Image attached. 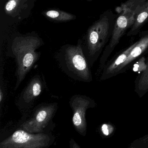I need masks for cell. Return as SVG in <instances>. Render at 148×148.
<instances>
[{
    "mask_svg": "<svg viewBox=\"0 0 148 148\" xmlns=\"http://www.w3.org/2000/svg\"><path fill=\"white\" fill-rule=\"evenodd\" d=\"M54 57L60 69L71 78L86 83L91 81L90 66L83 52L81 39L76 45L62 46Z\"/></svg>",
    "mask_w": 148,
    "mask_h": 148,
    "instance_id": "3957f363",
    "label": "cell"
},
{
    "mask_svg": "<svg viewBox=\"0 0 148 148\" xmlns=\"http://www.w3.org/2000/svg\"><path fill=\"white\" fill-rule=\"evenodd\" d=\"M4 98V93L2 91V88H1V91H0V102L1 103H2V100Z\"/></svg>",
    "mask_w": 148,
    "mask_h": 148,
    "instance_id": "e0dca14e",
    "label": "cell"
},
{
    "mask_svg": "<svg viewBox=\"0 0 148 148\" xmlns=\"http://www.w3.org/2000/svg\"><path fill=\"white\" fill-rule=\"evenodd\" d=\"M45 82L40 75H36L29 81L18 99L16 104L20 109H28L42 92Z\"/></svg>",
    "mask_w": 148,
    "mask_h": 148,
    "instance_id": "9c48e42d",
    "label": "cell"
},
{
    "mask_svg": "<svg viewBox=\"0 0 148 148\" xmlns=\"http://www.w3.org/2000/svg\"><path fill=\"white\" fill-rule=\"evenodd\" d=\"M140 10L134 12H123L118 14V15L115 22L112 35L109 44L106 46L105 50L103 53V59H105L108 57L119 43L125 32L130 28L136 15Z\"/></svg>",
    "mask_w": 148,
    "mask_h": 148,
    "instance_id": "ba28073f",
    "label": "cell"
},
{
    "mask_svg": "<svg viewBox=\"0 0 148 148\" xmlns=\"http://www.w3.org/2000/svg\"><path fill=\"white\" fill-rule=\"evenodd\" d=\"M70 147L73 148H80V146L78 145L75 142L73 139L71 138L70 141Z\"/></svg>",
    "mask_w": 148,
    "mask_h": 148,
    "instance_id": "2e32d148",
    "label": "cell"
},
{
    "mask_svg": "<svg viewBox=\"0 0 148 148\" xmlns=\"http://www.w3.org/2000/svg\"><path fill=\"white\" fill-rule=\"evenodd\" d=\"M44 45L43 40L35 32L25 34L16 33L8 39L7 55L14 58L17 66L15 90L39 59L41 53L37 50Z\"/></svg>",
    "mask_w": 148,
    "mask_h": 148,
    "instance_id": "6da1fadb",
    "label": "cell"
},
{
    "mask_svg": "<svg viewBox=\"0 0 148 148\" xmlns=\"http://www.w3.org/2000/svg\"><path fill=\"white\" fill-rule=\"evenodd\" d=\"M136 43L137 41L132 45H131L129 47L123 51L119 56L117 57L107 69V71H106L107 73H110L113 72H116L119 68L125 62L129 53L130 52L132 48L136 45Z\"/></svg>",
    "mask_w": 148,
    "mask_h": 148,
    "instance_id": "4fadbf2b",
    "label": "cell"
},
{
    "mask_svg": "<svg viewBox=\"0 0 148 148\" xmlns=\"http://www.w3.org/2000/svg\"><path fill=\"white\" fill-rule=\"evenodd\" d=\"M57 103H44L36 106L32 114L21 124L20 127L30 133L49 132L52 128L53 119L58 109Z\"/></svg>",
    "mask_w": 148,
    "mask_h": 148,
    "instance_id": "5b68a950",
    "label": "cell"
},
{
    "mask_svg": "<svg viewBox=\"0 0 148 148\" xmlns=\"http://www.w3.org/2000/svg\"><path fill=\"white\" fill-rule=\"evenodd\" d=\"M55 138L50 132L30 133L20 127L1 142L0 148H48Z\"/></svg>",
    "mask_w": 148,
    "mask_h": 148,
    "instance_id": "277c9868",
    "label": "cell"
},
{
    "mask_svg": "<svg viewBox=\"0 0 148 148\" xmlns=\"http://www.w3.org/2000/svg\"><path fill=\"white\" fill-rule=\"evenodd\" d=\"M69 104L73 111L72 123L76 131L85 136L87 131L86 113L87 109L93 106V101L84 95L77 94L70 99Z\"/></svg>",
    "mask_w": 148,
    "mask_h": 148,
    "instance_id": "52a82bcc",
    "label": "cell"
},
{
    "mask_svg": "<svg viewBox=\"0 0 148 148\" xmlns=\"http://www.w3.org/2000/svg\"><path fill=\"white\" fill-rule=\"evenodd\" d=\"M148 22V0L136 15L134 22L127 34V36H136L142 27Z\"/></svg>",
    "mask_w": 148,
    "mask_h": 148,
    "instance_id": "8fae6325",
    "label": "cell"
},
{
    "mask_svg": "<svg viewBox=\"0 0 148 148\" xmlns=\"http://www.w3.org/2000/svg\"><path fill=\"white\" fill-rule=\"evenodd\" d=\"M118 15L111 10L104 12L82 37V49L90 66L110 41Z\"/></svg>",
    "mask_w": 148,
    "mask_h": 148,
    "instance_id": "7a4b0ae2",
    "label": "cell"
},
{
    "mask_svg": "<svg viewBox=\"0 0 148 148\" xmlns=\"http://www.w3.org/2000/svg\"><path fill=\"white\" fill-rule=\"evenodd\" d=\"M36 0H8L1 14L5 26L13 25L29 17Z\"/></svg>",
    "mask_w": 148,
    "mask_h": 148,
    "instance_id": "8992f818",
    "label": "cell"
},
{
    "mask_svg": "<svg viewBox=\"0 0 148 148\" xmlns=\"http://www.w3.org/2000/svg\"><path fill=\"white\" fill-rule=\"evenodd\" d=\"M147 0H127L116 8L118 14L123 12H134L140 10Z\"/></svg>",
    "mask_w": 148,
    "mask_h": 148,
    "instance_id": "5bb4252c",
    "label": "cell"
},
{
    "mask_svg": "<svg viewBox=\"0 0 148 148\" xmlns=\"http://www.w3.org/2000/svg\"><path fill=\"white\" fill-rule=\"evenodd\" d=\"M42 14L49 20L56 22H68L77 18L74 14L58 9L44 11Z\"/></svg>",
    "mask_w": 148,
    "mask_h": 148,
    "instance_id": "7c38bea8",
    "label": "cell"
},
{
    "mask_svg": "<svg viewBox=\"0 0 148 148\" xmlns=\"http://www.w3.org/2000/svg\"><path fill=\"white\" fill-rule=\"evenodd\" d=\"M147 51H148V30L141 32L139 39L137 41L136 45L131 51L125 62L119 68L117 72L128 65Z\"/></svg>",
    "mask_w": 148,
    "mask_h": 148,
    "instance_id": "30bf717a",
    "label": "cell"
},
{
    "mask_svg": "<svg viewBox=\"0 0 148 148\" xmlns=\"http://www.w3.org/2000/svg\"><path fill=\"white\" fill-rule=\"evenodd\" d=\"M102 132L106 136H108L112 132L111 128H110V126L108 125L103 124L102 127Z\"/></svg>",
    "mask_w": 148,
    "mask_h": 148,
    "instance_id": "9a60e30c",
    "label": "cell"
},
{
    "mask_svg": "<svg viewBox=\"0 0 148 148\" xmlns=\"http://www.w3.org/2000/svg\"><path fill=\"white\" fill-rule=\"evenodd\" d=\"M86 1H90H90H92V0H86Z\"/></svg>",
    "mask_w": 148,
    "mask_h": 148,
    "instance_id": "ac0fdd59",
    "label": "cell"
}]
</instances>
